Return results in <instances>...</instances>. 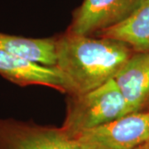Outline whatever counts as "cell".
Segmentation results:
<instances>
[{"mask_svg": "<svg viewBox=\"0 0 149 149\" xmlns=\"http://www.w3.org/2000/svg\"><path fill=\"white\" fill-rule=\"evenodd\" d=\"M0 149H85L61 128L0 118Z\"/></svg>", "mask_w": 149, "mask_h": 149, "instance_id": "277c9868", "label": "cell"}, {"mask_svg": "<svg viewBox=\"0 0 149 149\" xmlns=\"http://www.w3.org/2000/svg\"><path fill=\"white\" fill-rule=\"evenodd\" d=\"M70 96L61 128L71 137L129 113L127 102L113 79L87 93Z\"/></svg>", "mask_w": 149, "mask_h": 149, "instance_id": "7a4b0ae2", "label": "cell"}, {"mask_svg": "<svg viewBox=\"0 0 149 149\" xmlns=\"http://www.w3.org/2000/svg\"><path fill=\"white\" fill-rule=\"evenodd\" d=\"M113 80L127 102L129 113L141 111L149 102V52L133 53Z\"/></svg>", "mask_w": 149, "mask_h": 149, "instance_id": "52a82bcc", "label": "cell"}, {"mask_svg": "<svg viewBox=\"0 0 149 149\" xmlns=\"http://www.w3.org/2000/svg\"><path fill=\"white\" fill-rule=\"evenodd\" d=\"M132 52L120 41L67 32L56 39V66L64 77L67 93L80 95L113 80Z\"/></svg>", "mask_w": 149, "mask_h": 149, "instance_id": "6da1fadb", "label": "cell"}, {"mask_svg": "<svg viewBox=\"0 0 149 149\" xmlns=\"http://www.w3.org/2000/svg\"><path fill=\"white\" fill-rule=\"evenodd\" d=\"M95 36L120 41L135 52H149V0H143L124 21Z\"/></svg>", "mask_w": 149, "mask_h": 149, "instance_id": "ba28073f", "label": "cell"}, {"mask_svg": "<svg viewBox=\"0 0 149 149\" xmlns=\"http://www.w3.org/2000/svg\"><path fill=\"white\" fill-rule=\"evenodd\" d=\"M138 149H149V144H148V145H145V146H143V147H141V148H139Z\"/></svg>", "mask_w": 149, "mask_h": 149, "instance_id": "30bf717a", "label": "cell"}, {"mask_svg": "<svg viewBox=\"0 0 149 149\" xmlns=\"http://www.w3.org/2000/svg\"><path fill=\"white\" fill-rule=\"evenodd\" d=\"M0 51L39 64L56 66V39L29 38L0 32Z\"/></svg>", "mask_w": 149, "mask_h": 149, "instance_id": "9c48e42d", "label": "cell"}, {"mask_svg": "<svg viewBox=\"0 0 149 149\" xmlns=\"http://www.w3.org/2000/svg\"><path fill=\"white\" fill-rule=\"evenodd\" d=\"M0 74L21 86L44 85L67 93L64 77L56 66L44 65L1 51Z\"/></svg>", "mask_w": 149, "mask_h": 149, "instance_id": "8992f818", "label": "cell"}, {"mask_svg": "<svg viewBox=\"0 0 149 149\" xmlns=\"http://www.w3.org/2000/svg\"><path fill=\"white\" fill-rule=\"evenodd\" d=\"M143 0H84L74 12L68 32L92 36L128 18Z\"/></svg>", "mask_w": 149, "mask_h": 149, "instance_id": "5b68a950", "label": "cell"}, {"mask_svg": "<svg viewBox=\"0 0 149 149\" xmlns=\"http://www.w3.org/2000/svg\"><path fill=\"white\" fill-rule=\"evenodd\" d=\"M74 138L85 149H138L149 144V110L128 113Z\"/></svg>", "mask_w": 149, "mask_h": 149, "instance_id": "3957f363", "label": "cell"}, {"mask_svg": "<svg viewBox=\"0 0 149 149\" xmlns=\"http://www.w3.org/2000/svg\"><path fill=\"white\" fill-rule=\"evenodd\" d=\"M148 107H149V102H148Z\"/></svg>", "mask_w": 149, "mask_h": 149, "instance_id": "8fae6325", "label": "cell"}]
</instances>
